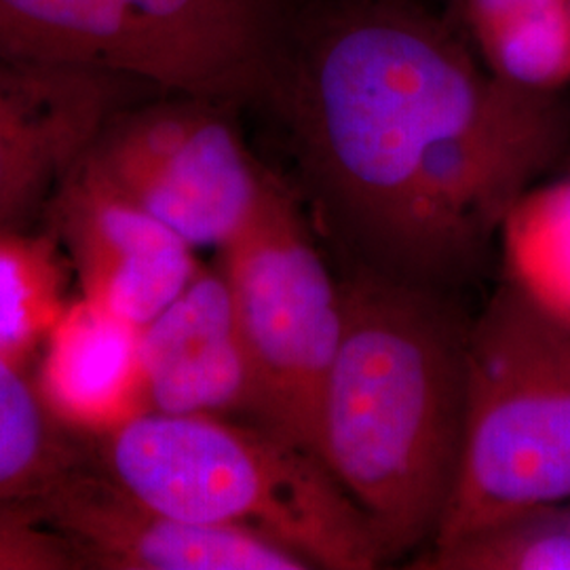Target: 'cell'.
Masks as SVG:
<instances>
[{
  "mask_svg": "<svg viewBox=\"0 0 570 570\" xmlns=\"http://www.w3.org/2000/svg\"><path fill=\"white\" fill-rule=\"evenodd\" d=\"M271 96L360 271L449 294L570 150L562 94L499 81L446 26L393 0H345L294 30Z\"/></svg>",
  "mask_w": 570,
  "mask_h": 570,
  "instance_id": "obj_1",
  "label": "cell"
},
{
  "mask_svg": "<svg viewBox=\"0 0 570 570\" xmlns=\"http://www.w3.org/2000/svg\"><path fill=\"white\" fill-rule=\"evenodd\" d=\"M320 406L317 454L366 515L383 558L435 539L456 482L469 326L449 292L360 271Z\"/></svg>",
  "mask_w": 570,
  "mask_h": 570,
  "instance_id": "obj_2",
  "label": "cell"
},
{
  "mask_svg": "<svg viewBox=\"0 0 570 570\" xmlns=\"http://www.w3.org/2000/svg\"><path fill=\"white\" fill-rule=\"evenodd\" d=\"M96 440L100 468L155 510L261 532L313 569L385 562L366 515L324 461L263 425L142 412Z\"/></svg>",
  "mask_w": 570,
  "mask_h": 570,
  "instance_id": "obj_3",
  "label": "cell"
},
{
  "mask_svg": "<svg viewBox=\"0 0 570 570\" xmlns=\"http://www.w3.org/2000/svg\"><path fill=\"white\" fill-rule=\"evenodd\" d=\"M570 499V324L508 279L469 326L465 433L431 548Z\"/></svg>",
  "mask_w": 570,
  "mask_h": 570,
  "instance_id": "obj_4",
  "label": "cell"
},
{
  "mask_svg": "<svg viewBox=\"0 0 570 570\" xmlns=\"http://www.w3.org/2000/svg\"><path fill=\"white\" fill-rule=\"evenodd\" d=\"M220 254L252 367V423L320 456V406L343 332V285L277 180Z\"/></svg>",
  "mask_w": 570,
  "mask_h": 570,
  "instance_id": "obj_5",
  "label": "cell"
},
{
  "mask_svg": "<svg viewBox=\"0 0 570 570\" xmlns=\"http://www.w3.org/2000/svg\"><path fill=\"white\" fill-rule=\"evenodd\" d=\"M87 159L193 247L220 249L275 183L218 102L186 96L121 110Z\"/></svg>",
  "mask_w": 570,
  "mask_h": 570,
  "instance_id": "obj_6",
  "label": "cell"
},
{
  "mask_svg": "<svg viewBox=\"0 0 570 570\" xmlns=\"http://www.w3.org/2000/svg\"><path fill=\"white\" fill-rule=\"evenodd\" d=\"M82 569L308 570L279 541L239 527L199 524L150 508L87 461L32 503Z\"/></svg>",
  "mask_w": 570,
  "mask_h": 570,
  "instance_id": "obj_7",
  "label": "cell"
},
{
  "mask_svg": "<svg viewBox=\"0 0 570 570\" xmlns=\"http://www.w3.org/2000/svg\"><path fill=\"white\" fill-rule=\"evenodd\" d=\"M47 216L77 268L82 298L131 326L150 324L202 271L193 245L87 157L61 183Z\"/></svg>",
  "mask_w": 570,
  "mask_h": 570,
  "instance_id": "obj_8",
  "label": "cell"
},
{
  "mask_svg": "<svg viewBox=\"0 0 570 570\" xmlns=\"http://www.w3.org/2000/svg\"><path fill=\"white\" fill-rule=\"evenodd\" d=\"M127 79L0 58V230L47 214L122 108Z\"/></svg>",
  "mask_w": 570,
  "mask_h": 570,
  "instance_id": "obj_9",
  "label": "cell"
},
{
  "mask_svg": "<svg viewBox=\"0 0 570 570\" xmlns=\"http://www.w3.org/2000/svg\"><path fill=\"white\" fill-rule=\"evenodd\" d=\"M146 412L239 414L252 423L254 381L225 273L204 268L140 330Z\"/></svg>",
  "mask_w": 570,
  "mask_h": 570,
  "instance_id": "obj_10",
  "label": "cell"
},
{
  "mask_svg": "<svg viewBox=\"0 0 570 570\" xmlns=\"http://www.w3.org/2000/svg\"><path fill=\"white\" fill-rule=\"evenodd\" d=\"M140 330L91 301L68 303L45 341V404L68 431L94 438L146 412Z\"/></svg>",
  "mask_w": 570,
  "mask_h": 570,
  "instance_id": "obj_11",
  "label": "cell"
},
{
  "mask_svg": "<svg viewBox=\"0 0 570 570\" xmlns=\"http://www.w3.org/2000/svg\"><path fill=\"white\" fill-rule=\"evenodd\" d=\"M0 58L157 79L144 0H0Z\"/></svg>",
  "mask_w": 570,
  "mask_h": 570,
  "instance_id": "obj_12",
  "label": "cell"
},
{
  "mask_svg": "<svg viewBox=\"0 0 570 570\" xmlns=\"http://www.w3.org/2000/svg\"><path fill=\"white\" fill-rule=\"evenodd\" d=\"M478 60L520 89L562 94L570 82V0H452Z\"/></svg>",
  "mask_w": 570,
  "mask_h": 570,
  "instance_id": "obj_13",
  "label": "cell"
},
{
  "mask_svg": "<svg viewBox=\"0 0 570 570\" xmlns=\"http://www.w3.org/2000/svg\"><path fill=\"white\" fill-rule=\"evenodd\" d=\"M81 461L39 385L0 355V503H35Z\"/></svg>",
  "mask_w": 570,
  "mask_h": 570,
  "instance_id": "obj_14",
  "label": "cell"
},
{
  "mask_svg": "<svg viewBox=\"0 0 570 570\" xmlns=\"http://www.w3.org/2000/svg\"><path fill=\"white\" fill-rule=\"evenodd\" d=\"M499 242L510 282L570 324V176L527 190L511 207Z\"/></svg>",
  "mask_w": 570,
  "mask_h": 570,
  "instance_id": "obj_15",
  "label": "cell"
},
{
  "mask_svg": "<svg viewBox=\"0 0 570 570\" xmlns=\"http://www.w3.org/2000/svg\"><path fill=\"white\" fill-rule=\"evenodd\" d=\"M53 242L28 228L0 230V355L20 367L45 345L68 306Z\"/></svg>",
  "mask_w": 570,
  "mask_h": 570,
  "instance_id": "obj_16",
  "label": "cell"
},
{
  "mask_svg": "<svg viewBox=\"0 0 570 570\" xmlns=\"http://www.w3.org/2000/svg\"><path fill=\"white\" fill-rule=\"evenodd\" d=\"M412 562L419 570H570V499L423 550Z\"/></svg>",
  "mask_w": 570,
  "mask_h": 570,
  "instance_id": "obj_17",
  "label": "cell"
},
{
  "mask_svg": "<svg viewBox=\"0 0 570 570\" xmlns=\"http://www.w3.org/2000/svg\"><path fill=\"white\" fill-rule=\"evenodd\" d=\"M75 569H82L77 553L32 503H0V570Z\"/></svg>",
  "mask_w": 570,
  "mask_h": 570,
  "instance_id": "obj_18",
  "label": "cell"
}]
</instances>
